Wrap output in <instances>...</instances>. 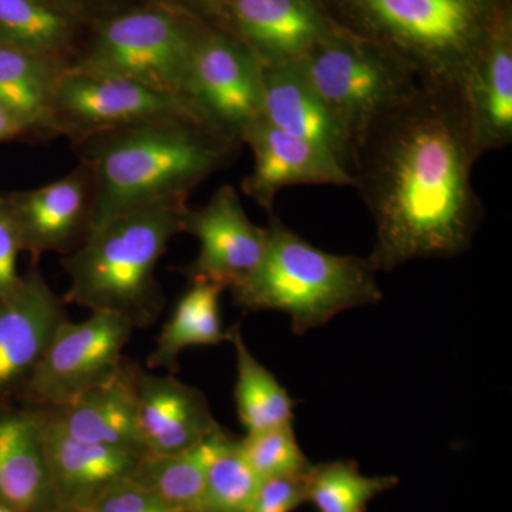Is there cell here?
Returning <instances> with one entry per match:
<instances>
[{
	"mask_svg": "<svg viewBox=\"0 0 512 512\" xmlns=\"http://www.w3.org/2000/svg\"><path fill=\"white\" fill-rule=\"evenodd\" d=\"M239 446L261 480L305 476L312 466L296 440L292 424L247 433L239 439Z\"/></svg>",
	"mask_w": 512,
	"mask_h": 512,
	"instance_id": "29",
	"label": "cell"
},
{
	"mask_svg": "<svg viewBox=\"0 0 512 512\" xmlns=\"http://www.w3.org/2000/svg\"><path fill=\"white\" fill-rule=\"evenodd\" d=\"M94 188L92 229L153 202L184 198L231 164L241 144L184 113L72 144Z\"/></svg>",
	"mask_w": 512,
	"mask_h": 512,
	"instance_id": "2",
	"label": "cell"
},
{
	"mask_svg": "<svg viewBox=\"0 0 512 512\" xmlns=\"http://www.w3.org/2000/svg\"><path fill=\"white\" fill-rule=\"evenodd\" d=\"M264 119L328 151L350 173L353 146L348 134L312 89L298 63L264 67Z\"/></svg>",
	"mask_w": 512,
	"mask_h": 512,
	"instance_id": "21",
	"label": "cell"
},
{
	"mask_svg": "<svg viewBox=\"0 0 512 512\" xmlns=\"http://www.w3.org/2000/svg\"><path fill=\"white\" fill-rule=\"evenodd\" d=\"M305 476L262 480L247 512H293L308 503Z\"/></svg>",
	"mask_w": 512,
	"mask_h": 512,
	"instance_id": "30",
	"label": "cell"
},
{
	"mask_svg": "<svg viewBox=\"0 0 512 512\" xmlns=\"http://www.w3.org/2000/svg\"><path fill=\"white\" fill-rule=\"evenodd\" d=\"M164 2L191 18L214 26L220 23L227 5V0H164Z\"/></svg>",
	"mask_w": 512,
	"mask_h": 512,
	"instance_id": "33",
	"label": "cell"
},
{
	"mask_svg": "<svg viewBox=\"0 0 512 512\" xmlns=\"http://www.w3.org/2000/svg\"><path fill=\"white\" fill-rule=\"evenodd\" d=\"M480 157L460 87L420 84L367 128L350 175L375 221L367 259L376 272L470 249L484 220L473 184Z\"/></svg>",
	"mask_w": 512,
	"mask_h": 512,
	"instance_id": "1",
	"label": "cell"
},
{
	"mask_svg": "<svg viewBox=\"0 0 512 512\" xmlns=\"http://www.w3.org/2000/svg\"><path fill=\"white\" fill-rule=\"evenodd\" d=\"M66 305L37 265L9 298L0 299V407L22 400L56 330L69 319Z\"/></svg>",
	"mask_w": 512,
	"mask_h": 512,
	"instance_id": "12",
	"label": "cell"
},
{
	"mask_svg": "<svg viewBox=\"0 0 512 512\" xmlns=\"http://www.w3.org/2000/svg\"><path fill=\"white\" fill-rule=\"evenodd\" d=\"M134 330L126 319L109 312H92L80 323L67 319L56 330L19 404L62 406L107 382L123 365V350Z\"/></svg>",
	"mask_w": 512,
	"mask_h": 512,
	"instance_id": "9",
	"label": "cell"
},
{
	"mask_svg": "<svg viewBox=\"0 0 512 512\" xmlns=\"http://www.w3.org/2000/svg\"><path fill=\"white\" fill-rule=\"evenodd\" d=\"M184 113L195 114V111L183 97L156 92L143 84L106 74L67 69L56 87L57 133L69 138L72 144L97 134Z\"/></svg>",
	"mask_w": 512,
	"mask_h": 512,
	"instance_id": "10",
	"label": "cell"
},
{
	"mask_svg": "<svg viewBox=\"0 0 512 512\" xmlns=\"http://www.w3.org/2000/svg\"><path fill=\"white\" fill-rule=\"evenodd\" d=\"M184 100L201 120L242 146L264 117V66L224 29L205 25L192 50Z\"/></svg>",
	"mask_w": 512,
	"mask_h": 512,
	"instance_id": "8",
	"label": "cell"
},
{
	"mask_svg": "<svg viewBox=\"0 0 512 512\" xmlns=\"http://www.w3.org/2000/svg\"><path fill=\"white\" fill-rule=\"evenodd\" d=\"M22 252L18 228L5 194H0V299L9 298L22 282L18 258Z\"/></svg>",
	"mask_w": 512,
	"mask_h": 512,
	"instance_id": "31",
	"label": "cell"
},
{
	"mask_svg": "<svg viewBox=\"0 0 512 512\" xmlns=\"http://www.w3.org/2000/svg\"><path fill=\"white\" fill-rule=\"evenodd\" d=\"M268 214L264 259L254 274L229 289L235 305L286 313L292 332L305 335L339 313L382 301L369 259L313 247L274 211Z\"/></svg>",
	"mask_w": 512,
	"mask_h": 512,
	"instance_id": "4",
	"label": "cell"
},
{
	"mask_svg": "<svg viewBox=\"0 0 512 512\" xmlns=\"http://www.w3.org/2000/svg\"><path fill=\"white\" fill-rule=\"evenodd\" d=\"M188 200L171 198L123 212L90 232L60 265L69 276L66 303L109 312L134 329L154 325L164 311L156 269L175 235Z\"/></svg>",
	"mask_w": 512,
	"mask_h": 512,
	"instance_id": "3",
	"label": "cell"
},
{
	"mask_svg": "<svg viewBox=\"0 0 512 512\" xmlns=\"http://www.w3.org/2000/svg\"><path fill=\"white\" fill-rule=\"evenodd\" d=\"M29 128L16 114L0 104V144L30 138Z\"/></svg>",
	"mask_w": 512,
	"mask_h": 512,
	"instance_id": "35",
	"label": "cell"
},
{
	"mask_svg": "<svg viewBox=\"0 0 512 512\" xmlns=\"http://www.w3.org/2000/svg\"><path fill=\"white\" fill-rule=\"evenodd\" d=\"M0 512H15L12 510V508L8 507V505H6L5 503H2V501H0Z\"/></svg>",
	"mask_w": 512,
	"mask_h": 512,
	"instance_id": "36",
	"label": "cell"
},
{
	"mask_svg": "<svg viewBox=\"0 0 512 512\" xmlns=\"http://www.w3.org/2000/svg\"><path fill=\"white\" fill-rule=\"evenodd\" d=\"M18 228L22 252L33 265L45 254L69 255L89 237L94 188L83 163L42 187L5 194Z\"/></svg>",
	"mask_w": 512,
	"mask_h": 512,
	"instance_id": "14",
	"label": "cell"
},
{
	"mask_svg": "<svg viewBox=\"0 0 512 512\" xmlns=\"http://www.w3.org/2000/svg\"><path fill=\"white\" fill-rule=\"evenodd\" d=\"M0 501L15 512H60L36 407H0Z\"/></svg>",
	"mask_w": 512,
	"mask_h": 512,
	"instance_id": "20",
	"label": "cell"
},
{
	"mask_svg": "<svg viewBox=\"0 0 512 512\" xmlns=\"http://www.w3.org/2000/svg\"><path fill=\"white\" fill-rule=\"evenodd\" d=\"M261 481L245 460L238 437L224 427L215 431L201 512H247Z\"/></svg>",
	"mask_w": 512,
	"mask_h": 512,
	"instance_id": "27",
	"label": "cell"
},
{
	"mask_svg": "<svg viewBox=\"0 0 512 512\" xmlns=\"http://www.w3.org/2000/svg\"><path fill=\"white\" fill-rule=\"evenodd\" d=\"M298 64L348 134L353 151L367 128L420 86L394 53L340 26Z\"/></svg>",
	"mask_w": 512,
	"mask_h": 512,
	"instance_id": "7",
	"label": "cell"
},
{
	"mask_svg": "<svg viewBox=\"0 0 512 512\" xmlns=\"http://www.w3.org/2000/svg\"><path fill=\"white\" fill-rule=\"evenodd\" d=\"M138 423L148 456L185 453L221 429L207 397L174 375H154L133 362Z\"/></svg>",
	"mask_w": 512,
	"mask_h": 512,
	"instance_id": "16",
	"label": "cell"
},
{
	"mask_svg": "<svg viewBox=\"0 0 512 512\" xmlns=\"http://www.w3.org/2000/svg\"><path fill=\"white\" fill-rule=\"evenodd\" d=\"M211 436L185 453L141 458L130 480L175 512H201Z\"/></svg>",
	"mask_w": 512,
	"mask_h": 512,
	"instance_id": "26",
	"label": "cell"
},
{
	"mask_svg": "<svg viewBox=\"0 0 512 512\" xmlns=\"http://www.w3.org/2000/svg\"><path fill=\"white\" fill-rule=\"evenodd\" d=\"M36 409L42 423L47 473L60 512L89 511L109 488L130 478L143 458L120 448L73 439L40 407Z\"/></svg>",
	"mask_w": 512,
	"mask_h": 512,
	"instance_id": "17",
	"label": "cell"
},
{
	"mask_svg": "<svg viewBox=\"0 0 512 512\" xmlns=\"http://www.w3.org/2000/svg\"><path fill=\"white\" fill-rule=\"evenodd\" d=\"M340 28L379 43L423 86L460 87L503 0H332Z\"/></svg>",
	"mask_w": 512,
	"mask_h": 512,
	"instance_id": "5",
	"label": "cell"
},
{
	"mask_svg": "<svg viewBox=\"0 0 512 512\" xmlns=\"http://www.w3.org/2000/svg\"><path fill=\"white\" fill-rule=\"evenodd\" d=\"M40 409L73 439L148 456L138 423L131 360L124 359L119 372L110 380L92 387L72 402Z\"/></svg>",
	"mask_w": 512,
	"mask_h": 512,
	"instance_id": "19",
	"label": "cell"
},
{
	"mask_svg": "<svg viewBox=\"0 0 512 512\" xmlns=\"http://www.w3.org/2000/svg\"><path fill=\"white\" fill-rule=\"evenodd\" d=\"M93 20L67 0H0V43L69 69Z\"/></svg>",
	"mask_w": 512,
	"mask_h": 512,
	"instance_id": "22",
	"label": "cell"
},
{
	"mask_svg": "<svg viewBox=\"0 0 512 512\" xmlns=\"http://www.w3.org/2000/svg\"><path fill=\"white\" fill-rule=\"evenodd\" d=\"M224 291L220 285L210 282H191L161 329L156 349L147 357V369H165L174 375L184 349L228 342V329L222 325L220 315V298Z\"/></svg>",
	"mask_w": 512,
	"mask_h": 512,
	"instance_id": "24",
	"label": "cell"
},
{
	"mask_svg": "<svg viewBox=\"0 0 512 512\" xmlns=\"http://www.w3.org/2000/svg\"><path fill=\"white\" fill-rule=\"evenodd\" d=\"M87 512H175L130 478L109 488Z\"/></svg>",
	"mask_w": 512,
	"mask_h": 512,
	"instance_id": "32",
	"label": "cell"
},
{
	"mask_svg": "<svg viewBox=\"0 0 512 512\" xmlns=\"http://www.w3.org/2000/svg\"><path fill=\"white\" fill-rule=\"evenodd\" d=\"M67 2L72 3L74 8L79 9L90 20H96L147 0H67Z\"/></svg>",
	"mask_w": 512,
	"mask_h": 512,
	"instance_id": "34",
	"label": "cell"
},
{
	"mask_svg": "<svg viewBox=\"0 0 512 512\" xmlns=\"http://www.w3.org/2000/svg\"><path fill=\"white\" fill-rule=\"evenodd\" d=\"M480 156L512 143V16L498 6L490 33L460 86Z\"/></svg>",
	"mask_w": 512,
	"mask_h": 512,
	"instance_id": "18",
	"label": "cell"
},
{
	"mask_svg": "<svg viewBox=\"0 0 512 512\" xmlns=\"http://www.w3.org/2000/svg\"><path fill=\"white\" fill-rule=\"evenodd\" d=\"M63 512H82V511H63Z\"/></svg>",
	"mask_w": 512,
	"mask_h": 512,
	"instance_id": "37",
	"label": "cell"
},
{
	"mask_svg": "<svg viewBox=\"0 0 512 512\" xmlns=\"http://www.w3.org/2000/svg\"><path fill=\"white\" fill-rule=\"evenodd\" d=\"M228 333L237 355L234 396L242 426L247 433H258L292 424L295 402L285 387L249 352L241 326H231Z\"/></svg>",
	"mask_w": 512,
	"mask_h": 512,
	"instance_id": "25",
	"label": "cell"
},
{
	"mask_svg": "<svg viewBox=\"0 0 512 512\" xmlns=\"http://www.w3.org/2000/svg\"><path fill=\"white\" fill-rule=\"evenodd\" d=\"M308 503L319 512H366L376 497L399 484L394 476L367 477L350 460L311 466L305 476Z\"/></svg>",
	"mask_w": 512,
	"mask_h": 512,
	"instance_id": "28",
	"label": "cell"
},
{
	"mask_svg": "<svg viewBox=\"0 0 512 512\" xmlns=\"http://www.w3.org/2000/svg\"><path fill=\"white\" fill-rule=\"evenodd\" d=\"M205 25L164 0H147L93 20L69 69L120 77L183 97L192 50Z\"/></svg>",
	"mask_w": 512,
	"mask_h": 512,
	"instance_id": "6",
	"label": "cell"
},
{
	"mask_svg": "<svg viewBox=\"0 0 512 512\" xmlns=\"http://www.w3.org/2000/svg\"><path fill=\"white\" fill-rule=\"evenodd\" d=\"M63 66L0 43V104L19 117L32 138L57 137L56 87Z\"/></svg>",
	"mask_w": 512,
	"mask_h": 512,
	"instance_id": "23",
	"label": "cell"
},
{
	"mask_svg": "<svg viewBox=\"0 0 512 512\" xmlns=\"http://www.w3.org/2000/svg\"><path fill=\"white\" fill-rule=\"evenodd\" d=\"M181 234L200 242L191 264L178 268L190 282H210L225 291L254 274L264 259L268 231L249 220L238 191L222 185L204 207H187Z\"/></svg>",
	"mask_w": 512,
	"mask_h": 512,
	"instance_id": "11",
	"label": "cell"
},
{
	"mask_svg": "<svg viewBox=\"0 0 512 512\" xmlns=\"http://www.w3.org/2000/svg\"><path fill=\"white\" fill-rule=\"evenodd\" d=\"M217 26L274 67L301 62L339 25L322 0H227Z\"/></svg>",
	"mask_w": 512,
	"mask_h": 512,
	"instance_id": "13",
	"label": "cell"
},
{
	"mask_svg": "<svg viewBox=\"0 0 512 512\" xmlns=\"http://www.w3.org/2000/svg\"><path fill=\"white\" fill-rule=\"evenodd\" d=\"M254 167L242 180V192L266 212L274 211L279 192L293 185L353 187L348 168L311 141L291 136L262 117L245 131Z\"/></svg>",
	"mask_w": 512,
	"mask_h": 512,
	"instance_id": "15",
	"label": "cell"
}]
</instances>
